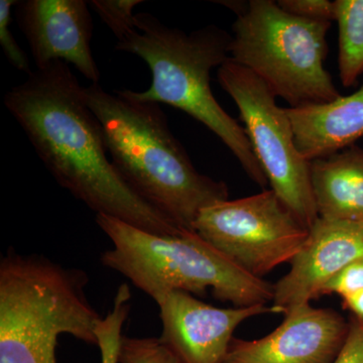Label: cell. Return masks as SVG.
I'll return each mask as SVG.
<instances>
[{"mask_svg":"<svg viewBox=\"0 0 363 363\" xmlns=\"http://www.w3.org/2000/svg\"><path fill=\"white\" fill-rule=\"evenodd\" d=\"M4 104L59 185L96 215L159 235L187 231L140 199L118 175L101 124L68 64L55 62L33 71L6 93Z\"/></svg>","mask_w":363,"mask_h":363,"instance_id":"cell-1","label":"cell"},{"mask_svg":"<svg viewBox=\"0 0 363 363\" xmlns=\"http://www.w3.org/2000/svg\"><path fill=\"white\" fill-rule=\"evenodd\" d=\"M88 106L104 131L107 152L124 183L140 199L184 230L194 231L200 212L228 200L224 182L199 173L169 130L160 104L128 91L84 87Z\"/></svg>","mask_w":363,"mask_h":363,"instance_id":"cell-2","label":"cell"},{"mask_svg":"<svg viewBox=\"0 0 363 363\" xmlns=\"http://www.w3.org/2000/svg\"><path fill=\"white\" fill-rule=\"evenodd\" d=\"M135 32L117 42L116 49L142 58L152 71V81L147 91L126 90L128 94L185 111L218 136L247 176L266 188L269 182L245 128L222 108L210 87V73L229 59L233 37L216 26L186 33L145 13L135 14Z\"/></svg>","mask_w":363,"mask_h":363,"instance_id":"cell-3","label":"cell"},{"mask_svg":"<svg viewBox=\"0 0 363 363\" xmlns=\"http://www.w3.org/2000/svg\"><path fill=\"white\" fill-rule=\"evenodd\" d=\"M88 277L40 255L9 250L0 262V363H57L61 334L98 345L101 319Z\"/></svg>","mask_w":363,"mask_h":363,"instance_id":"cell-4","label":"cell"},{"mask_svg":"<svg viewBox=\"0 0 363 363\" xmlns=\"http://www.w3.org/2000/svg\"><path fill=\"white\" fill-rule=\"evenodd\" d=\"M96 223L113 245L102 253V264L130 279L157 304L173 291L205 296L208 289L238 308L272 302L274 285L248 274L195 231L159 235L102 214Z\"/></svg>","mask_w":363,"mask_h":363,"instance_id":"cell-5","label":"cell"},{"mask_svg":"<svg viewBox=\"0 0 363 363\" xmlns=\"http://www.w3.org/2000/svg\"><path fill=\"white\" fill-rule=\"evenodd\" d=\"M236 14L229 58L252 71L291 108L340 97L324 66L330 21H308L272 0L221 1Z\"/></svg>","mask_w":363,"mask_h":363,"instance_id":"cell-6","label":"cell"},{"mask_svg":"<svg viewBox=\"0 0 363 363\" xmlns=\"http://www.w3.org/2000/svg\"><path fill=\"white\" fill-rule=\"evenodd\" d=\"M218 80L240 111L241 121L271 189L308 229L319 218L310 162L298 152L286 108L252 71L230 58L218 68Z\"/></svg>","mask_w":363,"mask_h":363,"instance_id":"cell-7","label":"cell"},{"mask_svg":"<svg viewBox=\"0 0 363 363\" xmlns=\"http://www.w3.org/2000/svg\"><path fill=\"white\" fill-rule=\"evenodd\" d=\"M194 231L241 269L257 278L291 262L309 235L272 190L205 208Z\"/></svg>","mask_w":363,"mask_h":363,"instance_id":"cell-8","label":"cell"},{"mask_svg":"<svg viewBox=\"0 0 363 363\" xmlns=\"http://www.w3.org/2000/svg\"><path fill=\"white\" fill-rule=\"evenodd\" d=\"M348 330L350 323L334 310L296 306L269 335L233 338L223 363H333Z\"/></svg>","mask_w":363,"mask_h":363,"instance_id":"cell-9","label":"cell"},{"mask_svg":"<svg viewBox=\"0 0 363 363\" xmlns=\"http://www.w3.org/2000/svg\"><path fill=\"white\" fill-rule=\"evenodd\" d=\"M157 306L160 339L181 363H223L236 328L250 318L274 313L267 305L222 309L183 291L168 294Z\"/></svg>","mask_w":363,"mask_h":363,"instance_id":"cell-10","label":"cell"},{"mask_svg":"<svg viewBox=\"0 0 363 363\" xmlns=\"http://www.w3.org/2000/svg\"><path fill=\"white\" fill-rule=\"evenodd\" d=\"M84 0H23L16 18L38 69L55 62L72 64L92 84L100 73L91 51L93 23Z\"/></svg>","mask_w":363,"mask_h":363,"instance_id":"cell-11","label":"cell"},{"mask_svg":"<svg viewBox=\"0 0 363 363\" xmlns=\"http://www.w3.org/2000/svg\"><path fill=\"white\" fill-rule=\"evenodd\" d=\"M363 259V228L319 217L309 229L291 269L274 284V313L310 304L322 297L327 284L351 262Z\"/></svg>","mask_w":363,"mask_h":363,"instance_id":"cell-12","label":"cell"},{"mask_svg":"<svg viewBox=\"0 0 363 363\" xmlns=\"http://www.w3.org/2000/svg\"><path fill=\"white\" fill-rule=\"evenodd\" d=\"M286 111L302 157L311 162L331 156L363 138V84L348 96Z\"/></svg>","mask_w":363,"mask_h":363,"instance_id":"cell-13","label":"cell"},{"mask_svg":"<svg viewBox=\"0 0 363 363\" xmlns=\"http://www.w3.org/2000/svg\"><path fill=\"white\" fill-rule=\"evenodd\" d=\"M310 171L319 217L363 228V149L352 145L314 160Z\"/></svg>","mask_w":363,"mask_h":363,"instance_id":"cell-14","label":"cell"},{"mask_svg":"<svg viewBox=\"0 0 363 363\" xmlns=\"http://www.w3.org/2000/svg\"><path fill=\"white\" fill-rule=\"evenodd\" d=\"M339 28V76L351 87L363 75V0H336Z\"/></svg>","mask_w":363,"mask_h":363,"instance_id":"cell-15","label":"cell"},{"mask_svg":"<svg viewBox=\"0 0 363 363\" xmlns=\"http://www.w3.org/2000/svg\"><path fill=\"white\" fill-rule=\"evenodd\" d=\"M131 292L128 284L119 286L114 298L113 308L96 327L98 347L101 352V363H119L121 335L124 322L130 310Z\"/></svg>","mask_w":363,"mask_h":363,"instance_id":"cell-16","label":"cell"},{"mask_svg":"<svg viewBox=\"0 0 363 363\" xmlns=\"http://www.w3.org/2000/svg\"><path fill=\"white\" fill-rule=\"evenodd\" d=\"M140 0H92L89 6L121 42L136 30L133 9Z\"/></svg>","mask_w":363,"mask_h":363,"instance_id":"cell-17","label":"cell"},{"mask_svg":"<svg viewBox=\"0 0 363 363\" xmlns=\"http://www.w3.org/2000/svg\"><path fill=\"white\" fill-rule=\"evenodd\" d=\"M119 363H181L160 338L123 337Z\"/></svg>","mask_w":363,"mask_h":363,"instance_id":"cell-18","label":"cell"},{"mask_svg":"<svg viewBox=\"0 0 363 363\" xmlns=\"http://www.w3.org/2000/svg\"><path fill=\"white\" fill-rule=\"evenodd\" d=\"M18 4L16 0L0 1V45L6 58L18 70L33 73L26 52L14 39L9 26L11 23V9Z\"/></svg>","mask_w":363,"mask_h":363,"instance_id":"cell-19","label":"cell"},{"mask_svg":"<svg viewBox=\"0 0 363 363\" xmlns=\"http://www.w3.org/2000/svg\"><path fill=\"white\" fill-rule=\"evenodd\" d=\"M286 13L308 21H335V2L329 0H279Z\"/></svg>","mask_w":363,"mask_h":363,"instance_id":"cell-20","label":"cell"},{"mask_svg":"<svg viewBox=\"0 0 363 363\" xmlns=\"http://www.w3.org/2000/svg\"><path fill=\"white\" fill-rule=\"evenodd\" d=\"M363 291V259L351 262L325 286L322 296L336 295L344 298Z\"/></svg>","mask_w":363,"mask_h":363,"instance_id":"cell-21","label":"cell"},{"mask_svg":"<svg viewBox=\"0 0 363 363\" xmlns=\"http://www.w3.org/2000/svg\"><path fill=\"white\" fill-rule=\"evenodd\" d=\"M333 363H363L362 321L352 318L347 337Z\"/></svg>","mask_w":363,"mask_h":363,"instance_id":"cell-22","label":"cell"},{"mask_svg":"<svg viewBox=\"0 0 363 363\" xmlns=\"http://www.w3.org/2000/svg\"><path fill=\"white\" fill-rule=\"evenodd\" d=\"M342 306L352 313L355 319L363 322V291L342 298Z\"/></svg>","mask_w":363,"mask_h":363,"instance_id":"cell-23","label":"cell"}]
</instances>
